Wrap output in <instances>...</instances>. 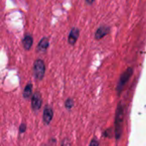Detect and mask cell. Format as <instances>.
Wrapping results in <instances>:
<instances>
[{
	"instance_id": "obj_9",
	"label": "cell",
	"mask_w": 146,
	"mask_h": 146,
	"mask_svg": "<svg viewBox=\"0 0 146 146\" xmlns=\"http://www.w3.org/2000/svg\"><path fill=\"white\" fill-rule=\"evenodd\" d=\"M110 32V27H105V26H102L100 27L97 31H96V33H95V38L96 39H101L103 38L104 36H106Z\"/></svg>"
},
{
	"instance_id": "obj_14",
	"label": "cell",
	"mask_w": 146,
	"mask_h": 146,
	"mask_svg": "<svg viewBox=\"0 0 146 146\" xmlns=\"http://www.w3.org/2000/svg\"><path fill=\"white\" fill-rule=\"evenodd\" d=\"M89 146H99V144H98V140H96V139H92V140L91 141L90 145Z\"/></svg>"
},
{
	"instance_id": "obj_3",
	"label": "cell",
	"mask_w": 146,
	"mask_h": 146,
	"mask_svg": "<svg viewBox=\"0 0 146 146\" xmlns=\"http://www.w3.org/2000/svg\"><path fill=\"white\" fill-rule=\"evenodd\" d=\"M42 104H43L42 95L38 91H37L32 96V99H31V107H32L33 111V112L38 111L42 106Z\"/></svg>"
},
{
	"instance_id": "obj_8",
	"label": "cell",
	"mask_w": 146,
	"mask_h": 146,
	"mask_svg": "<svg viewBox=\"0 0 146 146\" xmlns=\"http://www.w3.org/2000/svg\"><path fill=\"white\" fill-rule=\"evenodd\" d=\"M33 44V38L30 33H27L22 39V45L26 50H29Z\"/></svg>"
},
{
	"instance_id": "obj_11",
	"label": "cell",
	"mask_w": 146,
	"mask_h": 146,
	"mask_svg": "<svg viewBox=\"0 0 146 146\" xmlns=\"http://www.w3.org/2000/svg\"><path fill=\"white\" fill-rule=\"evenodd\" d=\"M64 105H65V108H66V110H72L73 109V107L74 106V100H73V98H68L66 101H65V104H64Z\"/></svg>"
},
{
	"instance_id": "obj_12",
	"label": "cell",
	"mask_w": 146,
	"mask_h": 146,
	"mask_svg": "<svg viewBox=\"0 0 146 146\" xmlns=\"http://www.w3.org/2000/svg\"><path fill=\"white\" fill-rule=\"evenodd\" d=\"M27 126L26 123H21L19 127V133H24L26 131H27Z\"/></svg>"
},
{
	"instance_id": "obj_2",
	"label": "cell",
	"mask_w": 146,
	"mask_h": 146,
	"mask_svg": "<svg viewBox=\"0 0 146 146\" xmlns=\"http://www.w3.org/2000/svg\"><path fill=\"white\" fill-rule=\"evenodd\" d=\"M33 74L36 80L40 81L44 79L45 74V64L42 59H37L33 66Z\"/></svg>"
},
{
	"instance_id": "obj_15",
	"label": "cell",
	"mask_w": 146,
	"mask_h": 146,
	"mask_svg": "<svg viewBox=\"0 0 146 146\" xmlns=\"http://www.w3.org/2000/svg\"><path fill=\"white\" fill-rule=\"evenodd\" d=\"M42 146H48V145H43Z\"/></svg>"
},
{
	"instance_id": "obj_13",
	"label": "cell",
	"mask_w": 146,
	"mask_h": 146,
	"mask_svg": "<svg viewBox=\"0 0 146 146\" xmlns=\"http://www.w3.org/2000/svg\"><path fill=\"white\" fill-rule=\"evenodd\" d=\"M61 146H71V141L68 138H65L62 139Z\"/></svg>"
},
{
	"instance_id": "obj_4",
	"label": "cell",
	"mask_w": 146,
	"mask_h": 146,
	"mask_svg": "<svg viewBox=\"0 0 146 146\" xmlns=\"http://www.w3.org/2000/svg\"><path fill=\"white\" fill-rule=\"evenodd\" d=\"M133 70L132 68H128L121 76L120 78V80H119V83H118V86H117V89L118 91L121 90L123 88V86L127 83V81L129 80V79L131 78V76L133 75Z\"/></svg>"
},
{
	"instance_id": "obj_5",
	"label": "cell",
	"mask_w": 146,
	"mask_h": 146,
	"mask_svg": "<svg viewBox=\"0 0 146 146\" xmlns=\"http://www.w3.org/2000/svg\"><path fill=\"white\" fill-rule=\"evenodd\" d=\"M54 116V111L53 109L50 105H45L43 112V121L45 126H48L50 121H52Z\"/></svg>"
},
{
	"instance_id": "obj_1",
	"label": "cell",
	"mask_w": 146,
	"mask_h": 146,
	"mask_svg": "<svg viewBox=\"0 0 146 146\" xmlns=\"http://www.w3.org/2000/svg\"><path fill=\"white\" fill-rule=\"evenodd\" d=\"M122 122H123V109L121 104H119L117 106L115 119V135L116 139H119L121 136Z\"/></svg>"
},
{
	"instance_id": "obj_6",
	"label": "cell",
	"mask_w": 146,
	"mask_h": 146,
	"mask_svg": "<svg viewBox=\"0 0 146 146\" xmlns=\"http://www.w3.org/2000/svg\"><path fill=\"white\" fill-rule=\"evenodd\" d=\"M50 45V41H49V38L47 37H44L40 39V41L38 42V45H37V51L39 53H44L46 52L48 48Z\"/></svg>"
},
{
	"instance_id": "obj_10",
	"label": "cell",
	"mask_w": 146,
	"mask_h": 146,
	"mask_svg": "<svg viewBox=\"0 0 146 146\" xmlns=\"http://www.w3.org/2000/svg\"><path fill=\"white\" fill-rule=\"evenodd\" d=\"M32 94H33V84L28 83V84L25 86V88H24V90H23L22 95H23L24 99H28V98H30V97H32Z\"/></svg>"
},
{
	"instance_id": "obj_7",
	"label": "cell",
	"mask_w": 146,
	"mask_h": 146,
	"mask_svg": "<svg viewBox=\"0 0 146 146\" xmlns=\"http://www.w3.org/2000/svg\"><path fill=\"white\" fill-rule=\"evenodd\" d=\"M80 36V29L77 28V27H73L68 34V42L69 44L71 45H74L75 44L78 38Z\"/></svg>"
}]
</instances>
